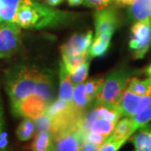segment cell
I'll return each instance as SVG.
<instances>
[{"label": "cell", "mask_w": 151, "mask_h": 151, "mask_svg": "<svg viewBox=\"0 0 151 151\" xmlns=\"http://www.w3.org/2000/svg\"><path fill=\"white\" fill-rule=\"evenodd\" d=\"M21 0H0V19L15 23V16Z\"/></svg>", "instance_id": "e0dca14e"}, {"label": "cell", "mask_w": 151, "mask_h": 151, "mask_svg": "<svg viewBox=\"0 0 151 151\" xmlns=\"http://www.w3.org/2000/svg\"><path fill=\"white\" fill-rule=\"evenodd\" d=\"M150 27H151V18H150Z\"/></svg>", "instance_id": "f35d334b"}, {"label": "cell", "mask_w": 151, "mask_h": 151, "mask_svg": "<svg viewBox=\"0 0 151 151\" xmlns=\"http://www.w3.org/2000/svg\"><path fill=\"white\" fill-rule=\"evenodd\" d=\"M132 129L134 133L139 128L150 124L151 121V87L141 100L137 112L131 118Z\"/></svg>", "instance_id": "30bf717a"}, {"label": "cell", "mask_w": 151, "mask_h": 151, "mask_svg": "<svg viewBox=\"0 0 151 151\" xmlns=\"http://www.w3.org/2000/svg\"><path fill=\"white\" fill-rule=\"evenodd\" d=\"M69 4L71 6H76L80 5L81 4H83L84 0H67Z\"/></svg>", "instance_id": "d590c367"}, {"label": "cell", "mask_w": 151, "mask_h": 151, "mask_svg": "<svg viewBox=\"0 0 151 151\" xmlns=\"http://www.w3.org/2000/svg\"><path fill=\"white\" fill-rule=\"evenodd\" d=\"M113 34L106 33L99 36L95 37L90 49L88 50V54L90 57H100L107 53Z\"/></svg>", "instance_id": "2e32d148"}, {"label": "cell", "mask_w": 151, "mask_h": 151, "mask_svg": "<svg viewBox=\"0 0 151 151\" xmlns=\"http://www.w3.org/2000/svg\"><path fill=\"white\" fill-rule=\"evenodd\" d=\"M96 111L98 118L105 119L114 123H117L122 117L118 108H110L104 105H98Z\"/></svg>", "instance_id": "d4e9b609"}, {"label": "cell", "mask_w": 151, "mask_h": 151, "mask_svg": "<svg viewBox=\"0 0 151 151\" xmlns=\"http://www.w3.org/2000/svg\"><path fill=\"white\" fill-rule=\"evenodd\" d=\"M4 128V110L2 106V100H1V95H0V134L3 133Z\"/></svg>", "instance_id": "836d02e7"}, {"label": "cell", "mask_w": 151, "mask_h": 151, "mask_svg": "<svg viewBox=\"0 0 151 151\" xmlns=\"http://www.w3.org/2000/svg\"><path fill=\"white\" fill-rule=\"evenodd\" d=\"M151 87V79L146 78L144 80H140L138 77L129 78L127 84V88L129 89L132 92L135 94L145 96L147 92L150 91Z\"/></svg>", "instance_id": "44dd1931"}, {"label": "cell", "mask_w": 151, "mask_h": 151, "mask_svg": "<svg viewBox=\"0 0 151 151\" xmlns=\"http://www.w3.org/2000/svg\"><path fill=\"white\" fill-rule=\"evenodd\" d=\"M67 13L50 8L37 0H21L15 23L20 28L41 29L56 26L65 20Z\"/></svg>", "instance_id": "6da1fadb"}, {"label": "cell", "mask_w": 151, "mask_h": 151, "mask_svg": "<svg viewBox=\"0 0 151 151\" xmlns=\"http://www.w3.org/2000/svg\"><path fill=\"white\" fill-rule=\"evenodd\" d=\"M99 147L87 140H83L81 145V151H98Z\"/></svg>", "instance_id": "1f68e13d"}, {"label": "cell", "mask_w": 151, "mask_h": 151, "mask_svg": "<svg viewBox=\"0 0 151 151\" xmlns=\"http://www.w3.org/2000/svg\"><path fill=\"white\" fill-rule=\"evenodd\" d=\"M107 138L108 137H106L104 135L97 134V133H95V132H92V131H90V130L86 132L85 134H84V140L89 141V142L96 145L98 147H100L105 143Z\"/></svg>", "instance_id": "f1b7e54d"}, {"label": "cell", "mask_w": 151, "mask_h": 151, "mask_svg": "<svg viewBox=\"0 0 151 151\" xmlns=\"http://www.w3.org/2000/svg\"><path fill=\"white\" fill-rule=\"evenodd\" d=\"M110 0H84L83 4L85 5L97 9V10L103 9L108 6Z\"/></svg>", "instance_id": "4dcf8cb0"}, {"label": "cell", "mask_w": 151, "mask_h": 151, "mask_svg": "<svg viewBox=\"0 0 151 151\" xmlns=\"http://www.w3.org/2000/svg\"><path fill=\"white\" fill-rule=\"evenodd\" d=\"M133 134L131 118L124 117V119L117 122L113 132L107 138L106 141L128 140Z\"/></svg>", "instance_id": "9a60e30c"}, {"label": "cell", "mask_w": 151, "mask_h": 151, "mask_svg": "<svg viewBox=\"0 0 151 151\" xmlns=\"http://www.w3.org/2000/svg\"><path fill=\"white\" fill-rule=\"evenodd\" d=\"M92 100L85 92V83L81 82L76 85L73 92V105L78 111L84 112L86 108L90 104Z\"/></svg>", "instance_id": "ffe728a7"}, {"label": "cell", "mask_w": 151, "mask_h": 151, "mask_svg": "<svg viewBox=\"0 0 151 151\" xmlns=\"http://www.w3.org/2000/svg\"><path fill=\"white\" fill-rule=\"evenodd\" d=\"M43 74L35 66L26 64L14 65L6 72L5 90L11 107L31 95H36L38 83Z\"/></svg>", "instance_id": "7a4b0ae2"}, {"label": "cell", "mask_w": 151, "mask_h": 151, "mask_svg": "<svg viewBox=\"0 0 151 151\" xmlns=\"http://www.w3.org/2000/svg\"><path fill=\"white\" fill-rule=\"evenodd\" d=\"M129 17L132 21L150 20L151 18V0H134L129 9Z\"/></svg>", "instance_id": "7c38bea8"}, {"label": "cell", "mask_w": 151, "mask_h": 151, "mask_svg": "<svg viewBox=\"0 0 151 151\" xmlns=\"http://www.w3.org/2000/svg\"><path fill=\"white\" fill-rule=\"evenodd\" d=\"M50 105L45 100L38 95H31L24 98L20 103L11 107L12 113L15 117L24 119H36L40 115L45 113Z\"/></svg>", "instance_id": "8992f818"}, {"label": "cell", "mask_w": 151, "mask_h": 151, "mask_svg": "<svg viewBox=\"0 0 151 151\" xmlns=\"http://www.w3.org/2000/svg\"><path fill=\"white\" fill-rule=\"evenodd\" d=\"M89 57L90 55L88 52L77 55H62L63 58L62 62L65 65L66 70L70 75L78 66H80L81 64H83L85 61L89 59Z\"/></svg>", "instance_id": "603a6c76"}, {"label": "cell", "mask_w": 151, "mask_h": 151, "mask_svg": "<svg viewBox=\"0 0 151 151\" xmlns=\"http://www.w3.org/2000/svg\"><path fill=\"white\" fill-rule=\"evenodd\" d=\"M21 44L20 27L16 23L0 22V59L13 56Z\"/></svg>", "instance_id": "277c9868"}, {"label": "cell", "mask_w": 151, "mask_h": 151, "mask_svg": "<svg viewBox=\"0 0 151 151\" xmlns=\"http://www.w3.org/2000/svg\"><path fill=\"white\" fill-rule=\"evenodd\" d=\"M131 141L134 151H151V124H146L136 130L131 136Z\"/></svg>", "instance_id": "4fadbf2b"}, {"label": "cell", "mask_w": 151, "mask_h": 151, "mask_svg": "<svg viewBox=\"0 0 151 151\" xmlns=\"http://www.w3.org/2000/svg\"><path fill=\"white\" fill-rule=\"evenodd\" d=\"M84 133L79 129H70L52 135V151H81Z\"/></svg>", "instance_id": "52a82bcc"}, {"label": "cell", "mask_w": 151, "mask_h": 151, "mask_svg": "<svg viewBox=\"0 0 151 151\" xmlns=\"http://www.w3.org/2000/svg\"><path fill=\"white\" fill-rule=\"evenodd\" d=\"M0 22H2V21H1V19H0Z\"/></svg>", "instance_id": "ab89813d"}, {"label": "cell", "mask_w": 151, "mask_h": 151, "mask_svg": "<svg viewBox=\"0 0 151 151\" xmlns=\"http://www.w3.org/2000/svg\"><path fill=\"white\" fill-rule=\"evenodd\" d=\"M103 78H92L86 81L85 83V92L92 101L94 97H96L97 92H99L101 86L103 83Z\"/></svg>", "instance_id": "4316f807"}, {"label": "cell", "mask_w": 151, "mask_h": 151, "mask_svg": "<svg viewBox=\"0 0 151 151\" xmlns=\"http://www.w3.org/2000/svg\"><path fill=\"white\" fill-rule=\"evenodd\" d=\"M95 20V37L106 33H111L116 30L119 26V17L113 9H103L97 10L94 14Z\"/></svg>", "instance_id": "ba28073f"}, {"label": "cell", "mask_w": 151, "mask_h": 151, "mask_svg": "<svg viewBox=\"0 0 151 151\" xmlns=\"http://www.w3.org/2000/svg\"><path fill=\"white\" fill-rule=\"evenodd\" d=\"M126 141H105V143L99 147V151H119Z\"/></svg>", "instance_id": "f546056e"}, {"label": "cell", "mask_w": 151, "mask_h": 151, "mask_svg": "<svg viewBox=\"0 0 151 151\" xmlns=\"http://www.w3.org/2000/svg\"><path fill=\"white\" fill-rule=\"evenodd\" d=\"M73 108H74L73 103L71 104L60 98H58L52 103H50V105L45 110V113L49 115L51 119L59 118L60 116H63L67 113H69Z\"/></svg>", "instance_id": "d6986e66"}, {"label": "cell", "mask_w": 151, "mask_h": 151, "mask_svg": "<svg viewBox=\"0 0 151 151\" xmlns=\"http://www.w3.org/2000/svg\"><path fill=\"white\" fill-rule=\"evenodd\" d=\"M92 37L93 35L91 30L85 34L74 35L60 47L61 54L62 55H77L88 52Z\"/></svg>", "instance_id": "9c48e42d"}, {"label": "cell", "mask_w": 151, "mask_h": 151, "mask_svg": "<svg viewBox=\"0 0 151 151\" xmlns=\"http://www.w3.org/2000/svg\"><path fill=\"white\" fill-rule=\"evenodd\" d=\"M46 1L47 4L50 6H56L63 2V0H46Z\"/></svg>", "instance_id": "8d00e7d4"}, {"label": "cell", "mask_w": 151, "mask_h": 151, "mask_svg": "<svg viewBox=\"0 0 151 151\" xmlns=\"http://www.w3.org/2000/svg\"><path fill=\"white\" fill-rule=\"evenodd\" d=\"M116 124L117 123H114V122L109 121V120H107L105 119L99 118V119H97L93 122V124L91 125L89 130L92 131V132H95V133H97V134L104 135L106 137H108L109 135L111 134V133L113 132Z\"/></svg>", "instance_id": "cb8c5ba5"}, {"label": "cell", "mask_w": 151, "mask_h": 151, "mask_svg": "<svg viewBox=\"0 0 151 151\" xmlns=\"http://www.w3.org/2000/svg\"><path fill=\"white\" fill-rule=\"evenodd\" d=\"M89 65H90V60L88 59L83 64H81L80 66H78L70 74V79L74 84L77 85V84L81 83L86 80L87 75H88Z\"/></svg>", "instance_id": "484cf974"}, {"label": "cell", "mask_w": 151, "mask_h": 151, "mask_svg": "<svg viewBox=\"0 0 151 151\" xmlns=\"http://www.w3.org/2000/svg\"><path fill=\"white\" fill-rule=\"evenodd\" d=\"M151 46V27L150 20L137 21L131 29L129 48L135 59H142Z\"/></svg>", "instance_id": "5b68a950"}, {"label": "cell", "mask_w": 151, "mask_h": 151, "mask_svg": "<svg viewBox=\"0 0 151 151\" xmlns=\"http://www.w3.org/2000/svg\"><path fill=\"white\" fill-rule=\"evenodd\" d=\"M146 72H147V74H148V76H150V78L151 79V65L146 69Z\"/></svg>", "instance_id": "74e56055"}, {"label": "cell", "mask_w": 151, "mask_h": 151, "mask_svg": "<svg viewBox=\"0 0 151 151\" xmlns=\"http://www.w3.org/2000/svg\"><path fill=\"white\" fill-rule=\"evenodd\" d=\"M129 80V73L124 70L113 71L107 76L96 96L97 105L118 108L120 98Z\"/></svg>", "instance_id": "3957f363"}, {"label": "cell", "mask_w": 151, "mask_h": 151, "mask_svg": "<svg viewBox=\"0 0 151 151\" xmlns=\"http://www.w3.org/2000/svg\"><path fill=\"white\" fill-rule=\"evenodd\" d=\"M35 131V125L34 120L24 119L16 129L17 138L20 141H27L34 136Z\"/></svg>", "instance_id": "7402d4cb"}, {"label": "cell", "mask_w": 151, "mask_h": 151, "mask_svg": "<svg viewBox=\"0 0 151 151\" xmlns=\"http://www.w3.org/2000/svg\"><path fill=\"white\" fill-rule=\"evenodd\" d=\"M8 144V134L6 132L3 131L0 134V151H7Z\"/></svg>", "instance_id": "d6a6232c"}, {"label": "cell", "mask_w": 151, "mask_h": 151, "mask_svg": "<svg viewBox=\"0 0 151 151\" xmlns=\"http://www.w3.org/2000/svg\"><path fill=\"white\" fill-rule=\"evenodd\" d=\"M32 151H52L53 139L52 134L47 131L39 132L31 145Z\"/></svg>", "instance_id": "ac0fdd59"}, {"label": "cell", "mask_w": 151, "mask_h": 151, "mask_svg": "<svg viewBox=\"0 0 151 151\" xmlns=\"http://www.w3.org/2000/svg\"><path fill=\"white\" fill-rule=\"evenodd\" d=\"M98 151H99V150H98Z\"/></svg>", "instance_id": "60d3db41"}, {"label": "cell", "mask_w": 151, "mask_h": 151, "mask_svg": "<svg viewBox=\"0 0 151 151\" xmlns=\"http://www.w3.org/2000/svg\"><path fill=\"white\" fill-rule=\"evenodd\" d=\"M60 91L59 98L69 103H73L74 88L69 72L66 70L63 62L60 63Z\"/></svg>", "instance_id": "5bb4252c"}, {"label": "cell", "mask_w": 151, "mask_h": 151, "mask_svg": "<svg viewBox=\"0 0 151 151\" xmlns=\"http://www.w3.org/2000/svg\"><path fill=\"white\" fill-rule=\"evenodd\" d=\"M119 5L121 6H126V5H130L134 0H114Z\"/></svg>", "instance_id": "e575fe53"}, {"label": "cell", "mask_w": 151, "mask_h": 151, "mask_svg": "<svg viewBox=\"0 0 151 151\" xmlns=\"http://www.w3.org/2000/svg\"><path fill=\"white\" fill-rule=\"evenodd\" d=\"M34 123L35 125V130L37 131V133L42 131H47L50 133L52 128V119L45 113L34 119Z\"/></svg>", "instance_id": "83f0119b"}, {"label": "cell", "mask_w": 151, "mask_h": 151, "mask_svg": "<svg viewBox=\"0 0 151 151\" xmlns=\"http://www.w3.org/2000/svg\"><path fill=\"white\" fill-rule=\"evenodd\" d=\"M143 96L135 94L127 87L118 103V108L122 117L132 118L137 112Z\"/></svg>", "instance_id": "8fae6325"}]
</instances>
